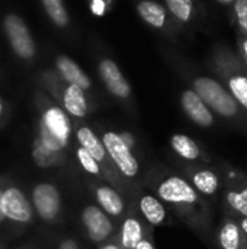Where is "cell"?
Listing matches in <instances>:
<instances>
[{"label":"cell","mask_w":247,"mask_h":249,"mask_svg":"<svg viewBox=\"0 0 247 249\" xmlns=\"http://www.w3.org/2000/svg\"><path fill=\"white\" fill-rule=\"evenodd\" d=\"M52 249H83L82 245L79 244V241H76L74 238H61L57 245Z\"/></svg>","instance_id":"f546056e"},{"label":"cell","mask_w":247,"mask_h":249,"mask_svg":"<svg viewBox=\"0 0 247 249\" xmlns=\"http://www.w3.org/2000/svg\"><path fill=\"white\" fill-rule=\"evenodd\" d=\"M179 101L182 111L194 124L204 128H208L214 124V115L211 109L201 101V98L192 89H185L181 93Z\"/></svg>","instance_id":"e0dca14e"},{"label":"cell","mask_w":247,"mask_h":249,"mask_svg":"<svg viewBox=\"0 0 247 249\" xmlns=\"http://www.w3.org/2000/svg\"><path fill=\"white\" fill-rule=\"evenodd\" d=\"M52 70L67 83L83 90L89 98L96 101V88L92 77L83 70V67L76 63L70 55L58 53L54 55Z\"/></svg>","instance_id":"5bb4252c"},{"label":"cell","mask_w":247,"mask_h":249,"mask_svg":"<svg viewBox=\"0 0 247 249\" xmlns=\"http://www.w3.org/2000/svg\"><path fill=\"white\" fill-rule=\"evenodd\" d=\"M39 7L55 29L61 32L73 31V18L63 0H42L39 1Z\"/></svg>","instance_id":"ac0fdd59"},{"label":"cell","mask_w":247,"mask_h":249,"mask_svg":"<svg viewBox=\"0 0 247 249\" xmlns=\"http://www.w3.org/2000/svg\"><path fill=\"white\" fill-rule=\"evenodd\" d=\"M227 85L230 89L231 96L237 102V105H242L247 109V74L243 71L233 73L227 76Z\"/></svg>","instance_id":"cb8c5ba5"},{"label":"cell","mask_w":247,"mask_h":249,"mask_svg":"<svg viewBox=\"0 0 247 249\" xmlns=\"http://www.w3.org/2000/svg\"><path fill=\"white\" fill-rule=\"evenodd\" d=\"M226 203L242 217H247V187L230 190L226 194Z\"/></svg>","instance_id":"d4e9b609"},{"label":"cell","mask_w":247,"mask_h":249,"mask_svg":"<svg viewBox=\"0 0 247 249\" xmlns=\"http://www.w3.org/2000/svg\"><path fill=\"white\" fill-rule=\"evenodd\" d=\"M4 181H6V177L0 175V201H1V193H3V185H4ZM6 226V220L3 217V213H1V209H0V229Z\"/></svg>","instance_id":"d6a6232c"},{"label":"cell","mask_w":247,"mask_h":249,"mask_svg":"<svg viewBox=\"0 0 247 249\" xmlns=\"http://www.w3.org/2000/svg\"><path fill=\"white\" fill-rule=\"evenodd\" d=\"M95 249H124V248L119 245V242L116 241V238H112V239H109L108 242H105V244H102V245L96 247Z\"/></svg>","instance_id":"1f68e13d"},{"label":"cell","mask_w":247,"mask_h":249,"mask_svg":"<svg viewBox=\"0 0 247 249\" xmlns=\"http://www.w3.org/2000/svg\"><path fill=\"white\" fill-rule=\"evenodd\" d=\"M95 131L98 133L99 139L102 140L109 159L112 160L115 169L118 171L122 181L127 184V187L131 190V194L135 193V190L141 185V165L135 153L128 150L119 137L116 136V131L112 128H108L102 124H96ZM132 198V197H131Z\"/></svg>","instance_id":"277c9868"},{"label":"cell","mask_w":247,"mask_h":249,"mask_svg":"<svg viewBox=\"0 0 247 249\" xmlns=\"http://www.w3.org/2000/svg\"><path fill=\"white\" fill-rule=\"evenodd\" d=\"M189 182L199 196H214L220 190V177L217 172L207 168H197L189 171Z\"/></svg>","instance_id":"ffe728a7"},{"label":"cell","mask_w":247,"mask_h":249,"mask_svg":"<svg viewBox=\"0 0 247 249\" xmlns=\"http://www.w3.org/2000/svg\"><path fill=\"white\" fill-rule=\"evenodd\" d=\"M36 86L45 92L71 121H86L96 109V101L79 88L64 82L52 69H44L36 76Z\"/></svg>","instance_id":"3957f363"},{"label":"cell","mask_w":247,"mask_h":249,"mask_svg":"<svg viewBox=\"0 0 247 249\" xmlns=\"http://www.w3.org/2000/svg\"><path fill=\"white\" fill-rule=\"evenodd\" d=\"M0 26L15 57L25 64L35 63L38 57V44L26 20L16 12H7L1 16Z\"/></svg>","instance_id":"ba28073f"},{"label":"cell","mask_w":247,"mask_h":249,"mask_svg":"<svg viewBox=\"0 0 247 249\" xmlns=\"http://www.w3.org/2000/svg\"><path fill=\"white\" fill-rule=\"evenodd\" d=\"M233 6H234V16L237 25L243 32V35L247 36V0H237Z\"/></svg>","instance_id":"484cf974"},{"label":"cell","mask_w":247,"mask_h":249,"mask_svg":"<svg viewBox=\"0 0 247 249\" xmlns=\"http://www.w3.org/2000/svg\"><path fill=\"white\" fill-rule=\"evenodd\" d=\"M163 4L178 29L189 25L197 16V4L192 0H166Z\"/></svg>","instance_id":"44dd1931"},{"label":"cell","mask_w":247,"mask_h":249,"mask_svg":"<svg viewBox=\"0 0 247 249\" xmlns=\"http://www.w3.org/2000/svg\"><path fill=\"white\" fill-rule=\"evenodd\" d=\"M237 220V223H239V226H240V229L243 231V233L246 235L247 238V217H239V219H236Z\"/></svg>","instance_id":"836d02e7"},{"label":"cell","mask_w":247,"mask_h":249,"mask_svg":"<svg viewBox=\"0 0 247 249\" xmlns=\"http://www.w3.org/2000/svg\"><path fill=\"white\" fill-rule=\"evenodd\" d=\"M130 203L134 206L138 216L153 229L172 223L169 209L153 193L141 185L135 190Z\"/></svg>","instance_id":"4fadbf2b"},{"label":"cell","mask_w":247,"mask_h":249,"mask_svg":"<svg viewBox=\"0 0 247 249\" xmlns=\"http://www.w3.org/2000/svg\"><path fill=\"white\" fill-rule=\"evenodd\" d=\"M0 209L6 220V226L12 229L23 231L33 225L35 213L28 193L12 178L6 177Z\"/></svg>","instance_id":"52a82bcc"},{"label":"cell","mask_w":247,"mask_h":249,"mask_svg":"<svg viewBox=\"0 0 247 249\" xmlns=\"http://www.w3.org/2000/svg\"><path fill=\"white\" fill-rule=\"evenodd\" d=\"M134 249H156V245H154V236H153V232L148 233L146 238H143L138 245Z\"/></svg>","instance_id":"4dcf8cb0"},{"label":"cell","mask_w":247,"mask_h":249,"mask_svg":"<svg viewBox=\"0 0 247 249\" xmlns=\"http://www.w3.org/2000/svg\"><path fill=\"white\" fill-rule=\"evenodd\" d=\"M96 73L98 77L108 92V95L121 104L128 112L135 114L137 105H135V96L134 89L130 83V80L122 73L119 64L108 54H98L96 55Z\"/></svg>","instance_id":"8992f818"},{"label":"cell","mask_w":247,"mask_h":249,"mask_svg":"<svg viewBox=\"0 0 247 249\" xmlns=\"http://www.w3.org/2000/svg\"><path fill=\"white\" fill-rule=\"evenodd\" d=\"M28 196L35 217H38L42 223L48 226H55L61 223L64 216V200L57 184L51 181L33 182Z\"/></svg>","instance_id":"9c48e42d"},{"label":"cell","mask_w":247,"mask_h":249,"mask_svg":"<svg viewBox=\"0 0 247 249\" xmlns=\"http://www.w3.org/2000/svg\"><path fill=\"white\" fill-rule=\"evenodd\" d=\"M191 89L201 98V101L211 109V112L214 111L226 118L237 115V102L220 82L207 76H197L191 80Z\"/></svg>","instance_id":"30bf717a"},{"label":"cell","mask_w":247,"mask_h":249,"mask_svg":"<svg viewBox=\"0 0 247 249\" xmlns=\"http://www.w3.org/2000/svg\"><path fill=\"white\" fill-rule=\"evenodd\" d=\"M0 249H9V248H7V245H6L3 241H0Z\"/></svg>","instance_id":"8d00e7d4"},{"label":"cell","mask_w":247,"mask_h":249,"mask_svg":"<svg viewBox=\"0 0 247 249\" xmlns=\"http://www.w3.org/2000/svg\"><path fill=\"white\" fill-rule=\"evenodd\" d=\"M240 51H242L245 60L247 61V36H243L242 41H240Z\"/></svg>","instance_id":"e575fe53"},{"label":"cell","mask_w":247,"mask_h":249,"mask_svg":"<svg viewBox=\"0 0 247 249\" xmlns=\"http://www.w3.org/2000/svg\"><path fill=\"white\" fill-rule=\"evenodd\" d=\"M15 249H38L36 247H33L32 244H23V245H19V247H16Z\"/></svg>","instance_id":"d590c367"},{"label":"cell","mask_w":247,"mask_h":249,"mask_svg":"<svg viewBox=\"0 0 247 249\" xmlns=\"http://www.w3.org/2000/svg\"><path fill=\"white\" fill-rule=\"evenodd\" d=\"M10 118V105L9 102L0 95V128H3Z\"/></svg>","instance_id":"f1b7e54d"},{"label":"cell","mask_w":247,"mask_h":249,"mask_svg":"<svg viewBox=\"0 0 247 249\" xmlns=\"http://www.w3.org/2000/svg\"><path fill=\"white\" fill-rule=\"evenodd\" d=\"M109 7H114L112 1H92L89 4V9L95 16H105L109 13Z\"/></svg>","instance_id":"83f0119b"},{"label":"cell","mask_w":247,"mask_h":249,"mask_svg":"<svg viewBox=\"0 0 247 249\" xmlns=\"http://www.w3.org/2000/svg\"><path fill=\"white\" fill-rule=\"evenodd\" d=\"M154 229L150 228L135 212L134 206L130 203L128 212L124 219L118 223V232L115 235L116 241L124 249H134L138 242L151 233Z\"/></svg>","instance_id":"2e32d148"},{"label":"cell","mask_w":247,"mask_h":249,"mask_svg":"<svg viewBox=\"0 0 247 249\" xmlns=\"http://www.w3.org/2000/svg\"><path fill=\"white\" fill-rule=\"evenodd\" d=\"M115 131H116V136L119 137V140L122 142V144L128 150H131L132 153L137 155V152H138V139L135 137V134L132 131H130V130H122V128L115 130Z\"/></svg>","instance_id":"4316f807"},{"label":"cell","mask_w":247,"mask_h":249,"mask_svg":"<svg viewBox=\"0 0 247 249\" xmlns=\"http://www.w3.org/2000/svg\"><path fill=\"white\" fill-rule=\"evenodd\" d=\"M74 155V159L77 162V165L80 166V169L87 174L89 178H95V179H99V181H103V182H108V177L106 174L102 171V168L96 163V160L82 147L79 146L76 142L73 143V152Z\"/></svg>","instance_id":"603a6c76"},{"label":"cell","mask_w":247,"mask_h":249,"mask_svg":"<svg viewBox=\"0 0 247 249\" xmlns=\"http://www.w3.org/2000/svg\"><path fill=\"white\" fill-rule=\"evenodd\" d=\"M135 12L138 18L151 29L173 38L176 32L179 31L176 23L172 20L170 15L167 13L163 3L153 1V0H144L135 3Z\"/></svg>","instance_id":"9a60e30c"},{"label":"cell","mask_w":247,"mask_h":249,"mask_svg":"<svg viewBox=\"0 0 247 249\" xmlns=\"http://www.w3.org/2000/svg\"><path fill=\"white\" fill-rule=\"evenodd\" d=\"M36 112L31 156L39 169L49 171L64 166L73 152L71 118L38 86L33 90Z\"/></svg>","instance_id":"6da1fadb"},{"label":"cell","mask_w":247,"mask_h":249,"mask_svg":"<svg viewBox=\"0 0 247 249\" xmlns=\"http://www.w3.org/2000/svg\"><path fill=\"white\" fill-rule=\"evenodd\" d=\"M221 249H247V238L233 217H227L217 235Z\"/></svg>","instance_id":"d6986e66"},{"label":"cell","mask_w":247,"mask_h":249,"mask_svg":"<svg viewBox=\"0 0 247 249\" xmlns=\"http://www.w3.org/2000/svg\"><path fill=\"white\" fill-rule=\"evenodd\" d=\"M79 225L82 228L84 238L96 247L115 238L118 232V223L114 222L95 203L84 204L80 209Z\"/></svg>","instance_id":"8fae6325"},{"label":"cell","mask_w":247,"mask_h":249,"mask_svg":"<svg viewBox=\"0 0 247 249\" xmlns=\"http://www.w3.org/2000/svg\"><path fill=\"white\" fill-rule=\"evenodd\" d=\"M141 187L153 193L186 223H199L204 214V201L185 177L162 166H151L141 177Z\"/></svg>","instance_id":"7a4b0ae2"},{"label":"cell","mask_w":247,"mask_h":249,"mask_svg":"<svg viewBox=\"0 0 247 249\" xmlns=\"http://www.w3.org/2000/svg\"><path fill=\"white\" fill-rule=\"evenodd\" d=\"M169 142H170L173 152L183 160L195 162V160L201 159V156H202V152H201L198 143L186 134H173V136H170Z\"/></svg>","instance_id":"7402d4cb"},{"label":"cell","mask_w":247,"mask_h":249,"mask_svg":"<svg viewBox=\"0 0 247 249\" xmlns=\"http://www.w3.org/2000/svg\"><path fill=\"white\" fill-rule=\"evenodd\" d=\"M86 184L92 198L95 200V204L100 210H103L114 222L119 223L130 207V201L125 198V196L114 188L111 184L95 178L87 177Z\"/></svg>","instance_id":"7c38bea8"},{"label":"cell","mask_w":247,"mask_h":249,"mask_svg":"<svg viewBox=\"0 0 247 249\" xmlns=\"http://www.w3.org/2000/svg\"><path fill=\"white\" fill-rule=\"evenodd\" d=\"M73 136H74V142L79 146H82L96 160V163L102 168V171L106 174L108 184H111L114 188H116L119 193H122L128 201H131V197H132L131 190L127 187V184L122 181L118 171L115 169V166H114L112 160L109 159L108 152H106L102 140L99 139L98 133L95 131V128L90 124H87L86 121H73Z\"/></svg>","instance_id":"5b68a950"}]
</instances>
